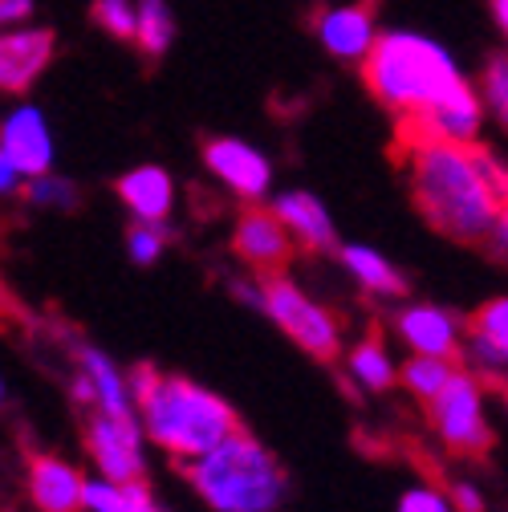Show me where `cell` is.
<instances>
[{"instance_id": "cell-1", "label": "cell", "mask_w": 508, "mask_h": 512, "mask_svg": "<svg viewBox=\"0 0 508 512\" xmlns=\"http://www.w3.org/2000/svg\"><path fill=\"white\" fill-rule=\"evenodd\" d=\"M362 82L374 102L395 114V143L476 139L480 98L439 45L411 33L374 37L370 53L362 57Z\"/></svg>"}, {"instance_id": "cell-2", "label": "cell", "mask_w": 508, "mask_h": 512, "mask_svg": "<svg viewBox=\"0 0 508 512\" xmlns=\"http://www.w3.org/2000/svg\"><path fill=\"white\" fill-rule=\"evenodd\" d=\"M419 216L456 244H484L508 204V167L480 143H395Z\"/></svg>"}, {"instance_id": "cell-3", "label": "cell", "mask_w": 508, "mask_h": 512, "mask_svg": "<svg viewBox=\"0 0 508 512\" xmlns=\"http://www.w3.org/2000/svg\"><path fill=\"white\" fill-rule=\"evenodd\" d=\"M131 391H135V403L143 411L147 435L179 464L208 456L212 447H220L224 439L244 431L236 411L220 395L196 387L192 378L159 374L147 362L131 370Z\"/></svg>"}, {"instance_id": "cell-4", "label": "cell", "mask_w": 508, "mask_h": 512, "mask_svg": "<svg viewBox=\"0 0 508 512\" xmlns=\"http://www.w3.org/2000/svg\"><path fill=\"white\" fill-rule=\"evenodd\" d=\"M179 472L216 512H277L289 496L285 468L248 431H236L200 460L179 464Z\"/></svg>"}, {"instance_id": "cell-5", "label": "cell", "mask_w": 508, "mask_h": 512, "mask_svg": "<svg viewBox=\"0 0 508 512\" xmlns=\"http://www.w3.org/2000/svg\"><path fill=\"white\" fill-rule=\"evenodd\" d=\"M265 289V313L317 362H334L342 354V330L334 313L322 309L313 297H305L289 277H269L261 281Z\"/></svg>"}, {"instance_id": "cell-6", "label": "cell", "mask_w": 508, "mask_h": 512, "mask_svg": "<svg viewBox=\"0 0 508 512\" xmlns=\"http://www.w3.org/2000/svg\"><path fill=\"white\" fill-rule=\"evenodd\" d=\"M427 419H431V431L448 443L456 456H472V460L488 456L492 427L484 419L480 382L468 370H456V378L427 403Z\"/></svg>"}, {"instance_id": "cell-7", "label": "cell", "mask_w": 508, "mask_h": 512, "mask_svg": "<svg viewBox=\"0 0 508 512\" xmlns=\"http://www.w3.org/2000/svg\"><path fill=\"white\" fill-rule=\"evenodd\" d=\"M86 447L110 484H143V435L135 419H110L94 411L86 419Z\"/></svg>"}, {"instance_id": "cell-8", "label": "cell", "mask_w": 508, "mask_h": 512, "mask_svg": "<svg viewBox=\"0 0 508 512\" xmlns=\"http://www.w3.org/2000/svg\"><path fill=\"white\" fill-rule=\"evenodd\" d=\"M297 240L289 236V228L273 216V208H248L240 212L236 228H232V252L248 269H257L265 281L269 277H285L289 261H293Z\"/></svg>"}, {"instance_id": "cell-9", "label": "cell", "mask_w": 508, "mask_h": 512, "mask_svg": "<svg viewBox=\"0 0 508 512\" xmlns=\"http://www.w3.org/2000/svg\"><path fill=\"white\" fill-rule=\"evenodd\" d=\"M374 13L378 0H358V5H342V9L317 5L309 13V25L334 57H366L374 45Z\"/></svg>"}, {"instance_id": "cell-10", "label": "cell", "mask_w": 508, "mask_h": 512, "mask_svg": "<svg viewBox=\"0 0 508 512\" xmlns=\"http://www.w3.org/2000/svg\"><path fill=\"white\" fill-rule=\"evenodd\" d=\"M204 163L216 179H224L244 200H261L269 179H273L269 159L257 147L240 143V139H208L204 143Z\"/></svg>"}, {"instance_id": "cell-11", "label": "cell", "mask_w": 508, "mask_h": 512, "mask_svg": "<svg viewBox=\"0 0 508 512\" xmlns=\"http://www.w3.org/2000/svg\"><path fill=\"white\" fill-rule=\"evenodd\" d=\"M29 496L41 512H78L86 504V476L61 456L29 452Z\"/></svg>"}, {"instance_id": "cell-12", "label": "cell", "mask_w": 508, "mask_h": 512, "mask_svg": "<svg viewBox=\"0 0 508 512\" xmlns=\"http://www.w3.org/2000/svg\"><path fill=\"white\" fill-rule=\"evenodd\" d=\"M53 33L49 29H25L0 37V90L25 94L53 61Z\"/></svg>"}, {"instance_id": "cell-13", "label": "cell", "mask_w": 508, "mask_h": 512, "mask_svg": "<svg viewBox=\"0 0 508 512\" xmlns=\"http://www.w3.org/2000/svg\"><path fill=\"white\" fill-rule=\"evenodd\" d=\"M0 151L9 155V163L21 171V175H49V163H53V139H49V126L41 118V110L25 106L17 114L5 118L0 126Z\"/></svg>"}, {"instance_id": "cell-14", "label": "cell", "mask_w": 508, "mask_h": 512, "mask_svg": "<svg viewBox=\"0 0 508 512\" xmlns=\"http://www.w3.org/2000/svg\"><path fill=\"white\" fill-rule=\"evenodd\" d=\"M395 334L423 358H460V330L452 322V313H443L435 305H407L395 317Z\"/></svg>"}, {"instance_id": "cell-15", "label": "cell", "mask_w": 508, "mask_h": 512, "mask_svg": "<svg viewBox=\"0 0 508 512\" xmlns=\"http://www.w3.org/2000/svg\"><path fill=\"white\" fill-rule=\"evenodd\" d=\"M273 216L289 228V236L309 248V252H334V224L326 216V208L317 204L309 191H281L273 200Z\"/></svg>"}, {"instance_id": "cell-16", "label": "cell", "mask_w": 508, "mask_h": 512, "mask_svg": "<svg viewBox=\"0 0 508 512\" xmlns=\"http://www.w3.org/2000/svg\"><path fill=\"white\" fill-rule=\"evenodd\" d=\"M118 200L131 208L135 220L143 224H163L171 212V175L163 167H135L126 171L118 183Z\"/></svg>"}, {"instance_id": "cell-17", "label": "cell", "mask_w": 508, "mask_h": 512, "mask_svg": "<svg viewBox=\"0 0 508 512\" xmlns=\"http://www.w3.org/2000/svg\"><path fill=\"white\" fill-rule=\"evenodd\" d=\"M468 334H472V354L500 370L508 366V297H492L488 305H480L468 322Z\"/></svg>"}, {"instance_id": "cell-18", "label": "cell", "mask_w": 508, "mask_h": 512, "mask_svg": "<svg viewBox=\"0 0 508 512\" xmlns=\"http://www.w3.org/2000/svg\"><path fill=\"white\" fill-rule=\"evenodd\" d=\"M78 362H82V374L90 378V387H94V407L110 419H135L131 415V399H126V382L122 374L114 370V362L98 350H78Z\"/></svg>"}, {"instance_id": "cell-19", "label": "cell", "mask_w": 508, "mask_h": 512, "mask_svg": "<svg viewBox=\"0 0 508 512\" xmlns=\"http://www.w3.org/2000/svg\"><path fill=\"white\" fill-rule=\"evenodd\" d=\"M342 265H346V269L354 273V281H358L362 289H370V293H383V297H399V293H407L403 273L387 261L383 252H374V248H362V244L342 248Z\"/></svg>"}, {"instance_id": "cell-20", "label": "cell", "mask_w": 508, "mask_h": 512, "mask_svg": "<svg viewBox=\"0 0 508 512\" xmlns=\"http://www.w3.org/2000/svg\"><path fill=\"white\" fill-rule=\"evenodd\" d=\"M350 374L362 382L366 391H391L395 382H399V370L387 354V346L378 342V338H366L350 350Z\"/></svg>"}, {"instance_id": "cell-21", "label": "cell", "mask_w": 508, "mask_h": 512, "mask_svg": "<svg viewBox=\"0 0 508 512\" xmlns=\"http://www.w3.org/2000/svg\"><path fill=\"white\" fill-rule=\"evenodd\" d=\"M171 37H175V17L163 0H143L139 5V29H135V45L147 61H159L167 49H171Z\"/></svg>"}, {"instance_id": "cell-22", "label": "cell", "mask_w": 508, "mask_h": 512, "mask_svg": "<svg viewBox=\"0 0 508 512\" xmlns=\"http://www.w3.org/2000/svg\"><path fill=\"white\" fill-rule=\"evenodd\" d=\"M403 387L419 399V403H431L448 382L456 378V362H448V358H423V354H415L407 366H403Z\"/></svg>"}, {"instance_id": "cell-23", "label": "cell", "mask_w": 508, "mask_h": 512, "mask_svg": "<svg viewBox=\"0 0 508 512\" xmlns=\"http://www.w3.org/2000/svg\"><path fill=\"white\" fill-rule=\"evenodd\" d=\"M90 21L114 41H135V29H139V13L131 9V0H94Z\"/></svg>"}, {"instance_id": "cell-24", "label": "cell", "mask_w": 508, "mask_h": 512, "mask_svg": "<svg viewBox=\"0 0 508 512\" xmlns=\"http://www.w3.org/2000/svg\"><path fill=\"white\" fill-rule=\"evenodd\" d=\"M21 196L37 208H61V212H70L78 208V187L66 183V179H57V175H37L33 183L21 187Z\"/></svg>"}, {"instance_id": "cell-25", "label": "cell", "mask_w": 508, "mask_h": 512, "mask_svg": "<svg viewBox=\"0 0 508 512\" xmlns=\"http://www.w3.org/2000/svg\"><path fill=\"white\" fill-rule=\"evenodd\" d=\"M480 94H484V102L492 106V114L508 126V49L488 57V66H484V74H480Z\"/></svg>"}, {"instance_id": "cell-26", "label": "cell", "mask_w": 508, "mask_h": 512, "mask_svg": "<svg viewBox=\"0 0 508 512\" xmlns=\"http://www.w3.org/2000/svg\"><path fill=\"white\" fill-rule=\"evenodd\" d=\"M167 240H171V232L163 224L135 220L131 228H126V248H131V261L135 265H155L159 256H163V248H167Z\"/></svg>"}, {"instance_id": "cell-27", "label": "cell", "mask_w": 508, "mask_h": 512, "mask_svg": "<svg viewBox=\"0 0 508 512\" xmlns=\"http://www.w3.org/2000/svg\"><path fill=\"white\" fill-rule=\"evenodd\" d=\"M86 508L90 512H135L126 488L110 480H86Z\"/></svg>"}, {"instance_id": "cell-28", "label": "cell", "mask_w": 508, "mask_h": 512, "mask_svg": "<svg viewBox=\"0 0 508 512\" xmlns=\"http://www.w3.org/2000/svg\"><path fill=\"white\" fill-rule=\"evenodd\" d=\"M399 512H456L448 492H435V488H411L399 500Z\"/></svg>"}, {"instance_id": "cell-29", "label": "cell", "mask_w": 508, "mask_h": 512, "mask_svg": "<svg viewBox=\"0 0 508 512\" xmlns=\"http://www.w3.org/2000/svg\"><path fill=\"white\" fill-rule=\"evenodd\" d=\"M480 248L492 256V261L508 265V204L500 208V216H496V224H492V232H488V240Z\"/></svg>"}, {"instance_id": "cell-30", "label": "cell", "mask_w": 508, "mask_h": 512, "mask_svg": "<svg viewBox=\"0 0 508 512\" xmlns=\"http://www.w3.org/2000/svg\"><path fill=\"white\" fill-rule=\"evenodd\" d=\"M448 500L456 512H484V496L472 484H448Z\"/></svg>"}, {"instance_id": "cell-31", "label": "cell", "mask_w": 508, "mask_h": 512, "mask_svg": "<svg viewBox=\"0 0 508 512\" xmlns=\"http://www.w3.org/2000/svg\"><path fill=\"white\" fill-rule=\"evenodd\" d=\"M13 191H21V171L9 163L5 151H0V196H13Z\"/></svg>"}, {"instance_id": "cell-32", "label": "cell", "mask_w": 508, "mask_h": 512, "mask_svg": "<svg viewBox=\"0 0 508 512\" xmlns=\"http://www.w3.org/2000/svg\"><path fill=\"white\" fill-rule=\"evenodd\" d=\"M126 488V496H131V504H135V512H163L155 500H151V492H147V484H122Z\"/></svg>"}, {"instance_id": "cell-33", "label": "cell", "mask_w": 508, "mask_h": 512, "mask_svg": "<svg viewBox=\"0 0 508 512\" xmlns=\"http://www.w3.org/2000/svg\"><path fill=\"white\" fill-rule=\"evenodd\" d=\"M33 13V0H0V25L5 21H21Z\"/></svg>"}, {"instance_id": "cell-34", "label": "cell", "mask_w": 508, "mask_h": 512, "mask_svg": "<svg viewBox=\"0 0 508 512\" xmlns=\"http://www.w3.org/2000/svg\"><path fill=\"white\" fill-rule=\"evenodd\" d=\"M492 5V13H496V21H500V29L508 33V0H488Z\"/></svg>"}, {"instance_id": "cell-35", "label": "cell", "mask_w": 508, "mask_h": 512, "mask_svg": "<svg viewBox=\"0 0 508 512\" xmlns=\"http://www.w3.org/2000/svg\"><path fill=\"white\" fill-rule=\"evenodd\" d=\"M496 391H500V399H504V407H508V378H504V382H496Z\"/></svg>"}, {"instance_id": "cell-36", "label": "cell", "mask_w": 508, "mask_h": 512, "mask_svg": "<svg viewBox=\"0 0 508 512\" xmlns=\"http://www.w3.org/2000/svg\"><path fill=\"white\" fill-rule=\"evenodd\" d=\"M0 399H5V387H0Z\"/></svg>"}]
</instances>
